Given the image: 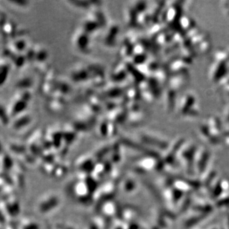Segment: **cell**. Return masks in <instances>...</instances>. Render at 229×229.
<instances>
[{"instance_id":"obj_1","label":"cell","mask_w":229,"mask_h":229,"mask_svg":"<svg viewBox=\"0 0 229 229\" xmlns=\"http://www.w3.org/2000/svg\"><path fill=\"white\" fill-rule=\"evenodd\" d=\"M10 118L8 113L7 108H6L3 104L0 103V122L3 125H6L9 123Z\"/></svg>"},{"instance_id":"obj_2","label":"cell","mask_w":229,"mask_h":229,"mask_svg":"<svg viewBox=\"0 0 229 229\" xmlns=\"http://www.w3.org/2000/svg\"><path fill=\"white\" fill-rule=\"evenodd\" d=\"M8 71L9 70L7 66H0V86L7 79Z\"/></svg>"}]
</instances>
